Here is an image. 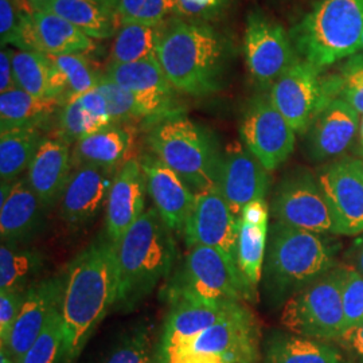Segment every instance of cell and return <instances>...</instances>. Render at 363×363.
<instances>
[{
    "label": "cell",
    "mask_w": 363,
    "mask_h": 363,
    "mask_svg": "<svg viewBox=\"0 0 363 363\" xmlns=\"http://www.w3.org/2000/svg\"><path fill=\"white\" fill-rule=\"evenodd\" d=\"M118 289L116 249L100 240L84 249L65 273L60 304L64 363H74L96 328L115 307Z\"/></svg>",
    "instance_id": "cell-1"
},
{
    "label": "cell",
    "mask_w": 363,
    "mask_h": 363,
    "mask_svg": "<svg viewBox=\"0 0 363 363\" xmlns=\"http://www.w3.org/2000/svg\"><path fill=\"white\" fill-rule=\"evenodd\" d=\"M155 208H148L115 245L118 289L115 308L132 311L167 279L175 242Z\"/></svg>",
    "instance_id": "cell-2"
},
{
    "label": "cell",
    "mask_w": 363,
    "mask_h": 363,
    "mask_svg": "<svg viewBox=\"0 0 363 363\" xmlns=\"http://www.w3.org/2000/svg\"><path fill=\"white\" fill-rule=\"evenodd\" d=\"M155 57L175 91L205 96L220 88L225 43L206 23L169 22Z\"/></svg>",
    "instance_id": "cell-3"
},
{
    "label": "cell",
    "mask_w": 363,
    "mask_h": 363,
    "mask_svg": "<svg viewBox=\"0 0 363 363\" xmlns=\"http://www.w3.org/2000/svg\"><path fill=\"white\" fill-rule=\"evenodd\" d=\"M320 235L277 220L269 226L262 281L274 307L284 306L288 298L337 265L334 249Z\"/></svg>",
    "instance_id": "cell-4"
},
{
    "label": "cell",
    "mask_w": 363,
    "mask_h": 363,
    "mask_svg": "<svg viewBox=\"0 0 363 363\" xmlns=\"http://www.w3.org/2000/svg\"><path fill=\"white\" fill-rule=\"evenodd\" d=\"M291 35L300 57L320 70L352 57L362 48L363 0H319Z\"/></svg>",
    "instance_id": "cell-5"
},
{
    "label": "cell",
    "mask_w": 363,
    "mask_h": 363,
    "mask_svg": "<svg viewBox=\"0 0 363 363\" xmlns=\"http://www.w3.org/2000/svg\"><path fill=\"white\" fill-rule=\"evenodd\" d=\"M152 154L196 193L217 187L222 152L213 135L187 117L159 120L148 133Z\"/></svg>",
    "instance_id": "cell-6"
},
{
    "label": "cell",
    "mask_w": 363,
    "mask_h": 363,
    "mask_svg": "<svg viewBox=\"0 0 363 363\" xmlns=\"http://www.w3.org/2000/svg\"><path fill=\"white\" fill-rule=\"evenodd\" d=\"M169 295V300L191 298L218 306L255 301L257 298V292L247 284L237 262L208 247L189 249Z\"/></svg>",
    "instance_id": "cell-7"
},
{
    "label": "cell",
    "mask_w": 363,
    "mask_h": 363,
    "mask_svg": "<svg viewBox=\"0 0 363 363\" xmlns=\"http://www.w3.org/2000/svg\"><path fill=\"white\" fill-rule=\"evenodd\" d=\"M342 277V264H337L288 298L280 318L286 331L322 342L342 337L345 334Z\"/></svg>",
    "instance_id": "cell-8"
},
{
    "label": "cell",
    "mask_w": 363,
    "mask_h": 363,
    "mask_svg": "<svg viewBox=\"0 0 363 363\" xmlns=\"http://www.w3.org/2000/svg\"><path fill=\"white\" fill-rule=\"evenodd\" d=\"M320 69L296 58L271 88L269 99L296 133H306L340 91L339 77L323 79Z\"/></svg>",
    "instance_id": "cell-9"
},
{
    "label": "cell",
    "mask_w": 363,
    "mask_h": 363,
    "mask_svg": "<svg viewBox=\"0 0 363 363\" xmlns=\"http://www.w3.org/2000/svg\"><path fill=\"white\" fill-rule=\"evenodd\" d=\"M273 218L311 233H333V220L318 179L307 169L289 172L277 184L271 206Z\"/></svg>",
    "instance_id": "cell-10"
},
{
    "label": "cell",
    "mask_w": 363,
    "mask_h": 363,
    "mask_svg": "<svg viewBox=\"0 0 363 363\" xmlns=\"http://www.w3.org/2000/svg\"><path fill=\"white\" fill-rule=\"evenodd\" d=\"M241 139L249 152L269 172L292 155L296 132L272 104L269 96H256L244 112Z\"/></svg>",
    "instance_id": "cell-11"
},
{
    "label": "cell",
    "mask_w": 363,
    "mask_h": 363,
    "mask_svg": "<svg viewBox=\"0 0 363 363\" xmlns=\"http://www.w3.org/2000/svg\"><path fill=\"white\" fill-rule=\"evenodd\" d=\"M216 355L225 363H259V331L253 312L244 303L190 343L178 355L163 363L175 362L183 355Z\"/></svg>",
    "instance_id": "cell-12"
},
{
    "label": "cell",
    "mask_w": 363,
    "mask_h": 363,
    "mask_svg": "<svg viewBox=\"0 0 363 363\" xmlns=\"http://www.w3.org/2000/svg\"><path fill=\"white\" fill-rule=\"evenodd\" d=\"M318 182L333 220V233L363 234V162L343 157L320 169Z\"/></svg>",
    "instance_id": "cell-13"
},
{
    "label": "cell",
    "mask_w": 363,
    "mask_h": 363,
    "mask_svg": "<svg viewBox=\"0 0 363 363\" xmlns=\"http://www.w3.org/2000/svg\"><path fill=\"white\" fill-rule=\"evenodd\" d=\"M244 52L252 77L262 88H272L296 60L286 30L259 13L247 16Z\"/></svg>",
    "instance_id": "cell-14"
},
{
    "label": "cell",
    "mask_w": 363,
    "mask_h": 363,
    "mask_svg": "<svg viewBox=\"0 0 363 363\" xmlns=\"http://www.w3.org/2000/svg\"><path fill=\"white\" fill-rule=\"evenodd\" d=\"M183 233L189 249L214 247L237 262L238 220L220 194L218 187L195 194L194 205Z\"/></svg>",
    "instance_id": "cell-15"
},
{
    "label": "cell",
    "mask_w": 363,
    "mask_h": 363,
    "mask_svg": "<svg viewBox=\"0 0 363 363\" xmlns=\"http://www.w3.org/2000/svg\"><path fill=\"white\" fill-rule=\"evenodd\" d=\"M268 172L240 142L229 144L222 152L217 187L237 220L249 203L265 199L271 186Z\"/></svg>",
    "instance_id": "cell-16"
},
{
    "label": "cell",
    "mask_w": 363,
    "mask_h": 363,
    "mask_svg": "<svg viewBox=\"0 0 363 363\" xmlns=\"http://www.w3.org/2000/svg\"><path fill=\"white\" fill-rule=\"evenodd\" d=\"M65 273L34 283L27 289L26 298L11 334L1 350L18 362L43 333L52 315L60 310Z\"/></svg>",
    "instance_id": "cell-17"
},
{
    "label": "cell",
    "mask_w": 363,
    "mask_h": 363,
    "mask_svg": "<svg viewBox=\"0 0 363 363\" xmlns=\"http://www.w3.org/2000/svg\"><path fill=\"white\" fill-rule=\"evenodd\" d=\"M157 351L159 363L166 362L193 343L208 327L230 315L241 303L206 304L191 298H174Z\"/></svg>",
    "instance_id": "cell-18"
},
{
    "label": "cell",
    "mask_w": 363,
    "mask_h": 363,
    "mask_svg": "<svg viewBox=\"0 0 363 363\" xmlns=\"http://www.w3.org/2000/svg\"><path fill=\"white\" fill-rule=\"evenodd\" d=\"M15 46L46 55L86 54L94 40L55 13L31 11L23 16Z\"/></svg>",
    "instance_id": "cell-19"
},
{
    "label": "cell",
    "mask_w": 363,
    "mask_h": 363,
    "mask_svg": "<svg viewBox=\"0 0 363 363\" xmlns=\"http://www.w3.org/2000/svg\"><path fill=\"white\" fill-rule=\"evenodd\" d=\"M117 169L79 166L73 171L60 198L61 217L69 226H84L106 206Z\"/></svg>",
    "instance_id": "cell-20"
},
{
    "label": "cell",
    "mask_w": 363,
    "mask_h": 363,
    "mask_svg": "<svg viewBox=\"0 0 363 363\" xmlns=\"http://www.w3.org/2000/svg\"><path fill=\"white\" fill-rule=\"evenodd\" d=\"M147 183L140 159L130 157L117 169L105 206L106 238L117 245L144 214Z\"/></svg>",
    "instance_id": "cell-21"
},
{
    "label": "cell",
    "mask_w": 363,
    "mask_h": 363,
    "mask_svg": "<svg viewBox=\"0 0 363 363\" xmlns=\"http://www.w3.org/2000/svg\"><path fill=\"white\" fill-rule=\"evenodd\" d=\"M147 191L156 211L171 232H183L195 201V193L181 177L154 154L140 157Z\"/></svg>",
    "instance_id": "cell-22"
},
{
    "label": "cell",
    "mask_w": 363,
    "mask_h": 363,
    "mask_svg": "<svg viewBox=\"0 0 363 363\" xmlns=\"http://www.w3.org/2000/svg\"><path fill=\"white\" fill-rule=\"evenodd\" d=\"M104 76L133 93L143 105L147 117L174 116L172 93L175 89L156 57L132 64L108 65Z\"/></svg>",
    "instance_id": "cell-23"
},
{
    "label": "cell",
    "mask_w": 363,
    "mask_h": 363,
    "mask_svg": "<svg viewBox=\"0 0 363 363\" xmlns=\"http://www.w3.org/2000/svg\"><path fill=\"white\" fill-rule=\"evenodd\" d=\"M70 169V143L60 135L43 138L28 166L26 179L46 208L60 202Z\"/></svg>",
    "instance_id": "cell-24"
},
{
    "label": "cell",
    "mask_w": 363,
    "mask_h": 363,
    "mask_svg": "<svg viewBox=\"0 0 363 363\" xmlns=\"http://www.w3.org/2000/svg\"><path fill=\"white\" fill-rule=\"evenodd\" d=\"M359 128V113L335 99L318 115L310 128V154L316 160L342 155Z\"/></svg>",
    "instance_id": "cell-25"
},
{
    "label": "cell",
    "mask_w": 363,
    "mask_h": 363,
    "mask_svg": "<svg viewBox=\"0 0 363 363\" xmlns=\"http://www.w3.org/2000/svg\"><path fill=\"white\" fill-rule=\"evenodd\" d=\"M46 208L26 178L13 182L11 194L0 206L1 242L26 244L42 229Z\"/></svg>",
    "instance_id": "cell-26"
},
{
    "label": "cell",
    "mask_w": 363,
    "mask_h": 363,
    "mask_svg": "<svg viewBox=\"0 0 363 363\" xmlns=\"http://www.w3.org/2000/svg\"><path fill=\"white\" fill-rule=\"evenodd\" d=\"M133 144L130 128L111 124L101 130L76 142L72 163L79 166H100L120 169L127 160Z\"/></svg>",
    "instance_id": "cell-27"
},
{
    "label": "cell",
    "mask_w": 363,
    "mask_h": 363,
    "mask_svg": "<svg viewBox=\"0 0 363 363\" xmlns=\"http://www.w3.org/2000/svg\"><path fill=\"white\" fill-rule=\"evenodd\" d=\"M39 11L64 18L91 39L115 37L120 28L111 0H52Z\"/></svg>",
    "instance_id": "cell-28"
},
{
    "label": "cell",
    "mask_w": 363,
    "mask_h": 363,
    "mask_svg": "<svg viewBox=\"0 0 363 363\" xmlns=\"http://www.w3.org/2000/svg\"><path fill=\"white\" fill-rule=\"evenodd\" d=\"M264 363H347L330 342L274 331L265 340Z\"/></svg>",
    "instance_id": "cell-29"
},
{
    "label": "cell",
    "mask_w": 363,
    "mask_h": 363,
    "mask_svg": "<svg viewBox=\"0 0 363 363\" xmlns=\"http://www.w3.org/2000/svg\"><path fill=\"white\" fill-rule=\"evenodd\" d=\"M62 106L60 99L37 97L19 88L0 93V128L4 130L40 127Z\"/></svg>",
    "instance_id": "cell-30"
},
{
    "label": "cell",
    "mask_w": 363,
    "mask_h": 363,
    "mask_svg": "<svg viewBox=\"0 0 363 363\" xmlns=\"http://www.w3.org/2000/svg\"><path fill=\"white\" fill-rule=\"evenodd\" d=\"M167 22L157 25L128 23L117 30L109 52V64H132L155 57Z\"/></svg>",
    "instance_id": "cell-31"
},
{
    "label": "cell",
    "mask_w": 363,
    "mask_h": 363,
    "mask_svg": "<svg viewBox=\"0 0 363 363\" xmlns=\"http://www.w3.org/2000/svg\"><path fill=\"white\" fill-rule=\"evenodd\" d=\"M52 64V96L62 104L97 86V76L85 54L49 55Z\"/></svg>",
    "instance_id": "cell-32"
},
{
    "label": "cell",
    "mask_w": 363,
    "mask_h": 363,
    "mask_svg": "<svg viewBox=\"0 0 363 363\" xmlns=\"http://www.w3.org/2000/svg\"><path fill=\"white\" fill-rule=\"evenodd\" d=\"M268 222L269 220L250 222L242 218L238 220L235 259L240 272L256 292L262 279V268L269 237Z\"/></svg>",
    "instance_id": "cell-33"
},
{
    "label": "cell",
    "mask_w": 363,
    "mask_h": 363,
    "mask_svg": "<svg viewBox=\"0 0 363 363\" xmlns=\"http://www.w3.org/2000/svg\"><path fill=\"white\" fill-rule=\"evenodd\" d=\"M45 265L43 255L23 244L1 242L0 291H27Z\"/></svg>",
    "instance_id": "cell-34"
},
{
    "label": "cell",
    "mask_w": 363,
    "mask_h": 363,
    "mask_svg": "<svg viewBox=\"0 0 363 363\" xmlns=\"http://www.w3.org/2000/svg\"><path fill=\"white\" fill-rule=\"evenodd\" d=\"M39 127L4 130L0 133V177L11 183L28 169L42 142Z\"/></svg>",
    "instance_id": "cell-35"
},
{
    "label": "cell",
    "mask_w": 363,
    "mask_h": 363,
    "mask_svg": "<svg viewBox=\"0 0 363 363\" xmlns=\"http://www.w3.org/2000/svg\"><path fill=\"white\" fill-rule=\"evenodd\" d=\"M13 67L19 89L37 97H52V64L49 55L31 50H13Z\"/></svg>",
    "instance_id": "cell-36"
},
{
    "label": "cell",
    "mask_w": 363,
    "mask_h": 363,
    "mask_svg": "<svg viewBox=\"0 0 363 363\" xmlns=\"http://www.w3.org/2000/svg\"><path fill=\"white\" fill-rule=\"evenodd\" d=\"M97 363H154L147 325H136L117 337Z\"/></svg>",
    "instance_id": "cell-37"
},
{
    "label": "cell",
    "mask_w": 363,
    "mask_h": 363,
    "mask_svg": "<svg viewBox=\"0 0 363 363\" xmlns=\"http://www.w3.org/2000/svg\"><path fill=\"white\" fill-rule=\"evenodd\" d=\"M120 26L128 23L157 25L174 13L172 0H111Z\"/></svg>",
    "instance_id": "cell-38"
},
{
    "label": "cell",
    "mask_w": 363,
    "mask_h": 363,
    "mask_svg": "<svg viewBox=\"0 0 363 363\" xmlns=\"http://www.w3.org/2000/svg\"><path fill=\"white\" fill-rule=\"evenodd\" d=\"M96 88L106 100L109 116L112 118L113 124L147 117L143 105L139 101V99L133 93L121 88L111 78L103 74L99 79Z\"/></svg>",
    "instance_id": "cell-39"
},
{
    "label": "cell",
    "mask_w": 363,
    "mask_h": 363,
    "mask_svg": "<svg viewBox=\"0 0 363 363\" xmlns=\"http://www.w3.org/2000/svg\"><path fill=\"white\" fill-rule=\"evenodd\" d=\"M61 362H64V328L58 310L38 339L16 363Z\"/></svg>",
    "instance_id": "cell-40"
},
{
    "label": "cell",
    "mask_w": 363,
    "mask_h": 363,
    "mask_svg": "<svg viewBox=\"0 0 363 363\" xmlns=\"http://www.w3.org/2000/svg\"><path fill=\"white\" fill-rule=\"evenodd\" d=\"M60 116V136H62L69 143L77 142L79 139L89 136L91 133L101 130L108 124L101 120L91 116L79 103L77 99H72L61 106Z\"/></svg>",
    "instance_id": "cell-41"
},
{
    "label": "cell",
    "mask_w": 363,
    "mask_h": 363,
    "mask_svg": "<svg viewBox=\"0 0 363 363\" xmlns=\"http://www.w3.org/2000/svg\"><path fill=\"white\" fill-rule=\"evenodd\" d=\"M342 303L346 333L363 322V276L349 264H342Z\"/></svg>",
    "instance_id": "cell-42"
},
{
    "label": "cell",
    "mask_w": 363,
    "mask_h": 363,
    "mask_svg": "<svg viewBox=\"0 0 363 363\" xmlns=\"http://www.w3.org/2000/svg\"><path fill=\"white\" fill-rule=\"evenodd\" d=\"M340 99L363 116V55H352L340 76Z\"/></svg>",
    "instance_id": "cell-43"
},
{
    "label": "cell",
    "mask_w": 363,
    "mask_h": 363,
    "mask_svg": "<svg viewBox=\"0 0 363 363\" xmlns=\"http://www.w3.org/2000/svg\"><path fill=\"white\" fill-rule=\"evenodd\" d=\"M33 9L26 0H0V39L1 46L15 45L23 16Z\"/></svg>",
    "instance_id": "cell-44"
},
{
    "label": "cell",
    "mask_w": 363,
    "mask_h": 363,
    "mask_svg": "<svg viewBox=\"0 0 363 363\" xmlns=\"http://www.w3.org/2000/svg\"><path fill=\"white\" fill-rule=\"evenodd\" d=\"M229 0H172L174 13L179 19L190 22L210 21L218 16L228 6Z\"/></svg>",
    "instance_id": "cell-45"
},
{
    "label": "cell",
    "mask_w": 363,
    "mask_h": 363,
    "mask_svg": "<svg viewBox=\"0 0 363 363\" xmlns=\"http://www.w3.org/2000/svg\"><path fill=\"white\" fill-rule=\"evenodd\" d=\"M27 291H0V343L4 346L22 311Z\"/></svg>",
    "instance_id": "cell-46"
},
{
    "label": "cell",
    "mask_w": 363,
    "mask_h": 363,
    "mask_svg": "<svg viewBox=\"0 0 363 363\" xmlns=\"http://www.w3.org/2000/svg\"><path fill=\"white\" fill-rule=\"evenodd\" d=\"M78 100L79 105L88 112L91 113V116L101 120L105 124L111 125L112 118L109 116V111H108V104L105 100L104 96L100 93L97 88L91 89V91H86L81 96L76 97Z\"/></svg>",
    "instance_id": "cell-47"
},
{
    "label": "cell",
    "mask_w": 363,
    "mask_h": 363,
    "mask_svg": "<svg viewBox=\"0 0 363 363\" xmlns=\"http://www.w3.org/2000/svg\"><path fill=\"white\" fill-rule=\"evenodd\" d=\"M16 81L13 76V50L1 49L0 52V93L16 89Z\"/></svg>",
    "instance_id": "cell-48"
},
{
    "label": "cell",
    "mask_w": 363,
    "mask_h": 363,
    "mask_svg": "<svg viewBox=\"0 0 363 363\" xmlns=\"http://www.w3.org/2000/svg\"><path fill=\"white\" fill-rule=\"evenodd\" d=\"M337 342L363 363V322L347 330Z\"/></svg>",
    "instance_id": "cell-49"
},
{
    "label": "cell",
    "mask_w": 363,
    "mask_h": 363,
    "mask_svg": "<svg viewBox=\"0 0 363 363\" xmlns=\"http://www.w3.org/2000/svg\"><path fill=\"white\" fill-rule=\"evenodd\" d=\"M352 261L354 268L363 276V234L354 241L352 245Z\"/></svg>",
    "instance_id": "cell-50"
},
{
    "label": "cell",
    "mask_w": 363,
    "mask_h": 363,
    "mask_svg": "<svg viewBox=\"0 0 363 363\" xmlns=\"http://www.w3.org/2000/svg\"><path fill=\"white\" fill-rule=\"evenodd\" d=\"M52 0H26L27 4L33 9V11H39L43 9L46 4L52 3Z\"/></svg>",
    "instance_id": "cell-51"
},
{
    "label": "cell",
    "mask_w": 363,
    "mask_h": 363,
    "mask_svg": "<svg viewBox=\"0 0 363 363\" xmlns=\"http://www.w3.org/2000/svg\"><path fill=\"white\" fill-rule=\"evenodd\" d=\"M0 363H15V361L6 354V351L0 350Z\"/></svg>",
    "instance_id": "cell-52"
},
{
    "label": "cell",
    "mask_w": 363,
    "mask_h": 363,
    "mask_svg": "<svg viewBox=\"0 0 363 363\" xmlns=\"http://www.w3.org/2000/svg\"><path fill=\"white\" fill-rule=\"evenodd\" d=\"M358 138H359V143L363 148V116L359 118V128H358Z\"/></svg>",
    "instance_id": "cell-53"
},
{
    "label": "cell",
    "mask_w": 363,
    "mask_h": 363,
    "mask_svg": "<svg viewBox=\"0 0 363 363\" xmlns=\"http://www.w3.org/2000/svg\"><path fill=\"white\" fill-rule=\"evenodd\" d=\"M347 363H354L352 361H347Z\"/></svg>",
    "instance_id": "cell-54"
},
{
    "label": "cell",
    "mask_w": 363,
    "mask_h": 363,
    "mask_svg": "<svg viewBox=\"0 0 363 363\" xmlns=\"http://www.w3.org/2000/svg\"><path fill=\"white\" fill-rule=\"evenodd\" d=\"M361 152H362V155H363V148H362V151H361Z\"/></svg>",
    "instance_id": "cell-55"
},
{
    "label": "cell",
    "mask_w": 363,
    "mask_h": 363,
    "mask_svg": "<svg viewBox=\"0 0 363 363\" xmlns=\"http://www.w3.org/2000/svg\"><path fill=\"white\" fill-rule=\"evenodd\" d=\"M362 48H363V39H362Z\"/></svg>",
    "instance_id": "cell-56"
}]
</instances>
